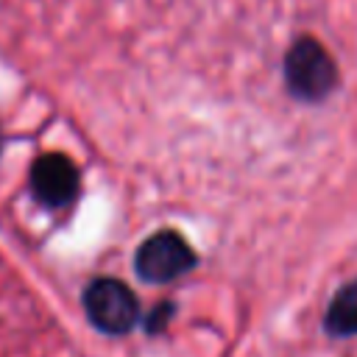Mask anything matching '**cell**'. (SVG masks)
I'll list each match as a JSON object with an SVG mask.
<instances>
[{
	"label": "cell",
	"mask_w": 357,
	"mask_h": 357,
	"mask_svg": "<svg viewBox=\"0 0 357 357\" xmlns=\"http://www.w3.org/2000/svg\"><path fill=\"white\" fill-rule=\"evenodd\" d=\"M167 318H170V304H162V307H156V310L151 312L148 324H151V329H159L162 324H167Z\"/></svg>",
	"instance_id": "cell-6"
},
{
	"label": "cell",
	"mask_w": 357,
	"mask_h": 357,
	"mask_svg": "<svg viewBox=\"0 0 357 357\" xmlns=\"http://www.w3.org/2000/svg\"><path fill=\"white\" fill-rule=\"evenodd\" d=\"M84 310L89 321L106 335H123L139 318L137 296L131 293L128 284L112 276H100L89 282V287L84 290Z\"/></svg>",
	"instance_id": "cell-2"
},
{
	"label": "cell",
	"mask_w": 357,
	"mask_h": 357,
	"mask_svg": "<svg viewBox=\"0 0 357 357\" xmlns=\"http://www.w3.org/2000/svg\"><path fill=\"white\" fill-rule=\"evenodd\" d=\"M195 265V254L187 240L176 231H156L151 234L134 257V268L145 282H173Z\"/></svg>",
	"instance_id": "cell-3"
},
{
	"label": "cell",
	"mask_w": 357,
	"mask_h": 357,
	"mask_svg": "<svg viewBox=\"0 0 357 357\" xmlns=\"http://www.w3.org/2000/svg\"><path fill=\"white\" fill-rule=\"evenodd\" d=\"M284 81L301 100H324L337 84V67L315 39L304 36L284 56Z\"/></svg>",
	"instance_id": "cell-1"
},
{
	"label": "cell",
	"mask_w": 357,
	"mask_h": 357,
	"mask_svg": "<svg viewBox=\"0 0 357 357\" xmlns=\"http://www.w3.org/2000/svg\"><path fill=\"white\" fill-rule=\"evenodd\" d=\"M31 187L45 206H67L78 192V170L70 156L45 153L31 167Z\"/></svg>",
	"instance_id": "cell-4"
},
{
	"label": "cell",
	"mask_w": 357,
	"mask_h": 357,
	"mask_svg": "<svg viewBox=\"0 0 357 357\" xmlns=\"http://www.w3.org/2000/svg\"><path fill=\"white\" fill-rule=\"evenodd\" d=\"M324 326H326L332 335H337V337L357 335V282L343 284V287L335 293V298L329 301Z\"/></svg>",
	"instance_id": "cell-5"
}]
</instances>
